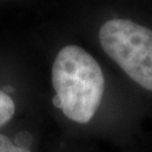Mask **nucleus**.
Segmentation results:
<instances>
[{"label":"nucleus","instance_id":"obj_1","mask_svg":"<svg viewBox=\"0 0 152 152\" xmlns=\"http://www.w3.org/2000/svg\"><path fill=\"white\" fill-rule=\"evenodd\" d=\"M53 103L71 121L86 124L96 114L105 89L101 66L89 53L75 45L60 50L53 61Z\"/></svg>","mask_w":152,"mask_h":152},{"label":"nucleus","instance_id":"obj_2","mask_svg":"<svg viewBox=\"0 0 152 152\" xmlns=\"http://www.w3.org/2000/svg\"><path fill=\"white\" fill-rule=\"evenodd\" d=\"M103 50L135 83L152 91V30L129 19H112L101 27Z\"/></svg>","mask_w":152,"mask_h":152},{"label":"nucleus","instance_id":"obj_3","mask_svg":"<svg viewBox=\"0 0 152 152\" xmlns=\"http://www.w3.org/2000/svg\"><path fill=\"white\" fill-rule=\"evenodd\" d=\"M15 113V104L11 97L0 90V127L11 120Z\"/></svg>","mask_w":152,"mask_h":152},{"label":"nucleus","instance_id":"obj_4","mask_svg":"<svg viewBox=\"0 0 152 152\" xmlns=\"http://www.w3.org/2000/svg\"><path fill=\"white\" fill-rule=\"evenodd\" d=\"M0 152H31L25 146L15 145L8 136L0 134Z\"/></svg>","mask_w":152,"mask_h":152}]
</instances>
